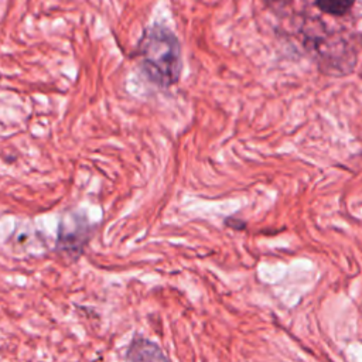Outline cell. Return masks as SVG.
<instances>
[{
	"label": "cell",
	"mask_w": 362,
	"mask_h": 362,
	"mask_svg": "<svg viewBox=\"0 0 362 362\" xmlns=\"http://www.w3.org/2000/svg\"><path fill=\"white\" fill-rule=\"evenodd\" d=\"M354 1H315L314 6L317 8H320L322 13L339 17V16H345L352 7H354Z\"/></svg>",
	"instance_id": "cell-4"
},
{
	"label": "cell",
	"mask_w": 362,
	"mask_h": 362,
	"mask_svg": "<svg viewBox=\"0 0 362 362\" xmlns=\"http://www.w3.org/2000/svg\"><path fill=\"white\" fill-rule=\"evenodd\" d=\"M137 58L144 76L157 86L170 88L178 82L182 68L177 35L163 24L148 25L137 44Z\"/></svg>",
	"instance_id": "cell-1"
},
{
	"label": "cell",
	"mask_w": 362,
	"mask_h": 362,
	"mask_svg": "<svg viewBox=\"0 0 362 362\" xmlns=\"http://www.w3.org/2000/svg\"><path fill=\"white\" fill-rule=\"evenodd\" d=\"M124 362H170L164 352L154 342L136 337L126 351Z\"/></svg>",
	"instance_id": "cell-3"
},
{
	"label": "cell",
	"mask_w": 362,
	"mask_h": 362,
	"mask_svg": "<svg viewBox=\"0 0 362 362\" xmlns=\"http://www.w3.org/2000/svg\"><path fill=\"white\" fill-rule=\"evenodd\" d=\"M79 218H66V223L61 222L57 239V247L65 252L81 253L83 245L89 239V226L86 223H79Z\"/></svg>",
	"instance_id": "cell-2"
}]
</instances>
